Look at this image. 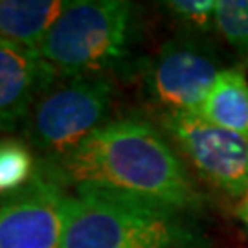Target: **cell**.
<instances>
[{"label":"cell","mask_w":248,"mask_h":248,"mask_svg":"<svg viewBox=\"0 0 248 248\" xmlns=\"http://www.w3.org/2000/svg\"><path fill=\"white\" fill-rule=\"evenodd\" d=\"M133 4L70 0L37 48L59 78H98L127 52Z\"/></svg>","instance_id":"3"},{"label":"cell","mask_w":248,"mask_h":248,"mask_svg":"<svg viewBox=\"0 0 248 248\" xmlns=\"http://www.w3.org/2000/svg\"><path fill=\"white\" fill-rule=\"evenodd\" d=\"M180 212L78 187L61 248H189L195 235Z\"/></svg>","instance_id":"2"},{"label":"cell","mask_w":248,"mask_h":248,"mask_svg":"<svg viewBox=\"0 0 248 248\" xmlns=\"http://www.w3.org/2000/svg\"><path fill=\"white\" fill-rule=\"evenodd\" d=\"M199 114L210 124L248 138V81L241 68H222Z\"/></svg>","instance_id":"10"},{"label":"cell","mask_w":248,"mask_h":248,"mask_svg":"<svg viewBox=\"0 0 248 248\" xmlns=\"http://www.w3.org/2000/svg\"><path fill=\"white\" fill-rule=\"evenodd\" d=\"M114 87L105 78H59L24 120L26 143L43 162H57L107 124Z\"/></svg>","instance_id":"4"},{"label":"cell","mask_w":248,"mask_h":248,"mask_svg":"<svg viewBox=\"0 0 248 248\" xmlns=\"http://www.w3.org/2000/svg\"><path fill=\"white\" fill-rule=\"evenodd\" d=\"M39 166L64 187L99 189L175 212L201 204L178 151L142 118L107 122L64 158L39 160Z\"/></svg>","instance_id":"1"},{"label":"cell","mask_w":248,"mask_h":248,"mask_svg":"<svg viewBox=\"0 0 248 248\" xmlns=\"http://www.w3.org/2000/svg\"><path fill=\"white\" fill-rule=\"evenodd\" d=\"M66 0H0V37L37 50Z\"/></svg>","instance_id":"9"},{"label":"cell","mask_w":248,"mask_h":248,"mask_svg":"<svg viewBox=\"0 0 248 248\" xmlns=\"http://www.w3.org/2000/svg\"><path fill=\"white\" fill-rule=\"evenodd\" d=\"M235 213H237V217L241 219V222L248 228V193L243 197V199H239L237 208H235Z\"/></svg>","instance_id":"14"},{"label":"cell","mask_w":248,"mask_h":248,"mask_svg":"<svg viewBox=\"0 0 248 248\" xmlns=\"http://www.w3.org/2000/svg\"><path fill=\"white\" fill-rule=\"evenodd\" d=\"M72 195L37 166L33 178L0 197V248H61Z\"/></svg>","instance_id":"6"},{"label":"cell","mask_w":248,"mask_h":248,"mask_svg":"<svg viewBox=\"0 0 248 248\" xmlns=\"http://www.w3.org/2000/svg\"><path fill=\"white\" fill-rule=\"evenodd\" d=\"M164 8L187 30L206 33L215 28V17H217L215 0H169L164 2Z\"/></svg>","instance_id":"13"},{"label":"cell","mask_w":248,"mask_h":248,"mask_svg":"<svg viewBox=\"0 0 248 248\" xmlns=\"http://www.w3.org/2000/svg\"><path fill=\"white\" fill-rule=\"evenodd\" d=\"M162 124L178 155L199 177L226 195H247L248 138L210 124L195 112H166Z\"/></svg>","instance_id":"5"},{"label":"cell","mask_w":248,"mask_h":248,"mask_svg":"<svg viewBox=\"0 0 248 248\" xmlns=\"http://www.w3.org/2000/svg\"><path fill=\"white\" fill-rule=\"evenodd\" d=\"M215 30L248 66V0H217Z\"/></svg>","instance_id":"12"},{"label":"cell","mask_w":248,"mask_h":248,"mask_svg":"<svg viewBox=\"0 0 248 248\" xmlns=\"http://www.w3.org/2000/svg\"><path fill=\"white\" fill-rule=\"evenodd\" d=\"M221 70L213 52L202 43L175 39L158 50L145 81L151 98L166 112L199 114Z\"/></svg>","instance_id":"7"},{"label":"cell","mask_w":248,"mask_h":248,"mask_svg":"<svg viewBox=\"0 0 248 248\" xmlns=\"http://www.w3.org/2000/svg\"><path fill=\"white\" fill-rule=\"evenodd\" d=\"M39 166L31 147L22 140H0V197L15 193L33 178Z\"/></svg>","instance_id":"11"},{"label":"cell","mask_w":248,"mask_h":248,"mask_svg":"<svg viewBox=\"0 0 248 248\" xmlns=\"http://www.w3.org/2000/svg\"><path fill=\"white\" fill-rule=\"evenodd\" d=\"M0 140H2V138H0Z\"/></svg>","instance_id":"15"},{"label":"cell","mask_w":248,"mask_h":248,"mask_svg":"<svg viewBox=\"0 0 248 248\" xmlns=\"http://www.w3.org/2000/svg\"><path fill=\"white\" fill-rule=\"evenodd\" d=\"M57 79L37 50L0 37V133L24 124L37 98Z\"/></svg>","instance_id":"8"}]
</instances>
